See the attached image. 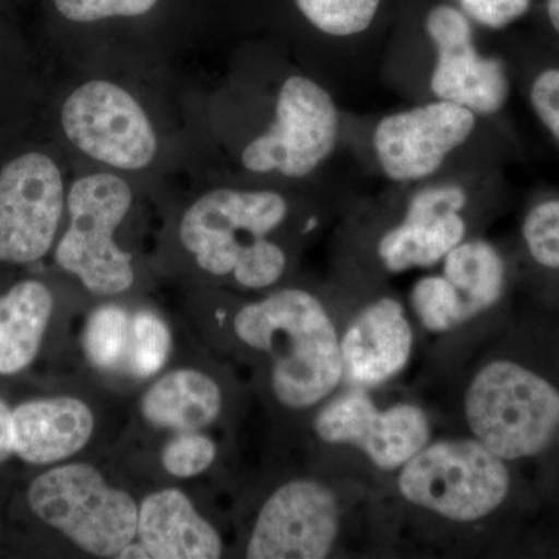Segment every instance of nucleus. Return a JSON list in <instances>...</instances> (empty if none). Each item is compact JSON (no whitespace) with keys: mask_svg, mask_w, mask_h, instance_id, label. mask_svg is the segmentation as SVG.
I'll return each instance as SVG.
<instances>
[{"mask_svg":"<svg viewBox=\"0 0 559 559\" xmlns=\"http://www.w3.org/2000/svg\"><path fill=\"white\" fill-rule=\"evenodd\" d=\"M462 432L518 468L559 452V314L509 318L463 374Z\"/></svg>","mask_w":559,"mask_h":559,"instance_id":"obj_1","label":"nucleus"},{"mask_svg":"<svg viewBox=\"0 0 559 559\" xmlns=\"http://www.w3.org/2000/svg\"><path fill=\"white\" fill-rule=\"evenodd\" d=\"M384 495L395 538L407 533L440 547L510 535L540 503L521 468L463 432L433 437Z\"/></svg>","mask_w":559,"mask_h":559,"instance_id":"obj_2","label":"nucleus"},{"mask_svg":"<svg viewBox=\"0 0 559 559\" xmlns=\"http://www.w3.org/2000/svg\"><path fill=\"white\" fill-rule=\"evenodd\" d=\"M234 333L267 359L272 395L285 409H318L344 385L341 320L310 290L278 289L250 301L235 314Z\"/></svg>","mask_w":559,"mask_h":559,"instance_id":"obj_3","label":"nucleus"},{"mask_svg":"<svg viewBox=\"0 0 559 559\" xmlns=\"http://www.w3.org/2000/svg\"><path fill=\"white\" fill-rule=\"evenodd\" d=\"M382 489L358 477L337 487L314 477L286 480L267 496L250 528L246 558L323 559L353 554L367 532L395 543Z\"/></svg>","mask_w":559,"mask_h":559,"instance_id":"obj_4","label":"nucleus"},{"mask_svg":"<svg viewBox=\"0 0 559 559\" xmlns=\"http://www.w3.org/2000/svg\"><path fill=\"white\" fill-rule=\"evenodd\" d=\"M288 213L277 191H209L182 216L180 241L202 271L230 275L245 289H270L288 267L285 249L270 238Z\"/></svg>","mask_w":559,"mask_h":559,"instance_id":"obj_5","label":"nucleus"},{"mask_svg":"<svg viewBox=\"0 0 559 559\" xmlns=\"http://www.w3.org/2000/svg\"><path fill=\"white\" fill-rule=\"evenodd\" d=\"M377 390L342 388L318 407L312 432L345 454L348 476L388 487L390 479L436 437V418L419 401L382 403Z\"/></svg>","mask_w":559,"mask_h":559,"instance_id":"obj_6","label":"nucleus"},{"mask_svg":"<svg viewBox=\"0 0 559 559\" xmlns=\"http://www.w3.org/2000/svg\"><path fill=\"white\" fill-rule=\"evenodd\" d=\"M27 500L44 524L95 557L119 558L138 538V503L87 463H68L40 474L28 487Z\"/></svg>","mask_w":559,"mask_h":559,"instance_id":"obj_7","label":"nucleus"},{"mask_svg":"<svg viewBox=\"0 0 559 559\" xmlns=\"http://www.w3.org/2000/svg\"><path fill=\"white\" fill-rule=\"evenodd\" d=\"M131 204L127 180L109 173L84 176L70 187V223L58 242L55 260L92 294L116 296L134 283L131 253L114 240Z\"/></svg>","mask_w":559,"mask_h":559,"instance_id":"obj_8","label":"nucleus"},{"mask_svg":"<svg viewBox=\"0 0 559 559\" xmlns=\"http://www.w3.org/2000/svg\"><path fill=\"white\" fill-rule=\"evenodd\" d=\"M341 112L325 87L304 75H293L280 87L270 130L242 151L246 170L305 178L318 170L336 150Z\"/></svg>","mask_w":559,"mask_h":559,"instance_id":"obj_9","label":"nucleus"},{"mask_svg":"<svg viewBox=\"0 0 559 559\" xmlns=\"http://www.w3.org/2000/svg\"><path fill=\"white\" fill-rule=\"evenodd\" d=\"M61 123L76 148L119 170H142L157 153L145 110L110 81H87L73 91L62 106Z\"/></svg>","mask_w":559,"mask_h":559,"instance_id":"obj_10","label":"nucleus"},{"mask_svg":"<svg viewBox=\"0 0 559 559\" xmlns=\"http://www.w3.org/2000/svg\"><path fill=\"white\" fill-rule=\"evenodd\" d=\"M425 27L436 55L429 76L433 98L463 106L480 119L499 116L510 98L509 62L480 53L469 17L455 7H433Z\"/></svg>","mask_w":559,"mask_h":559,"instance_id":"obj_11","label":"nucleus"},{"mask_svg":"<svg viewBox=\"0 0 559 559\" xmlns=\"http://www.w3.org/2000/svg\"><path fill=\"white\" fill-rule=\"evenodd\" d=\"M479 119L473 110L436 98L389 114L374 127V159L392 182H425L468 142Z\"/></svg>","mask_w":559,"mask_h":559,"instance_id":"obj_12","label":"nucleus"},{"mask_svg":"<svg viewBox=\"0 0 559 559\" xmlns=\"http://www.w3.org/2000/svg\"><path fill=\"white\" fill-rule=\"evenodd\" d=\"M469 193L457 182H429L404 204L395 223L374 241V261L382 272L400 275L432 270L455 246L469 238Z\"/></svg>","mask_w":559,"mask_h":559,"instance_id":"obj_13","label":"nucleus"},{"mask_svg":"<svg viewBox=\"0 0 559 559\" xmlns=\"http://www.w3.org/2000/svg\"><path fill=\"white\" fill-rule=\"evenodd\" d=\"M64 209L60 168L25 153L0 171V261L35 263L49 252Z\"/></svg>","mask_w":559,"mask_h":559,"instance_id":"obj_14","label":"nucleus"},{"mask_svg":"<svg viewBox=\"0 0 559 559\" xmlns=\"http://www.w3.org/2000/svg\"><path fill=\"white\" fill-rule=\"evenodd\" d=\"M417 325L409 308L393 294H377L341 320L342 388L377 390L399 380L409 367Z\"/></svg>","mask_w":559,"mask_h":559,"instance_id":"obj_15","label":"nucleus"},{"mask_svg":"<svg viewBox=\"0 0 559 559\" xmlns=\"http://www.w3.org/2000/svg\"><path fill=\"white\" fill-rule=\"evenodd\" d=\"M439 271L457 297L465 330L473 323H502L518 285L513 252L481 237L460 242L440 261Z\"/></svg>","mask_w":559,"mask_h":559,"instance_id":"obj_16","label":"nucleus"},{"mask_svg":"<svg viewBox=\"0 0 559 559\" xmlns=\"http://www.w3.org/2000/svg\"><path fill=\"white\" fill-rule=\"evenodd\" d=\"M94 429V412L83 400L27 401L13 411L14 455L31 465H53L83 450Z\"/></svg>","mask_w":559,"mask_h":559,"instance_id":"obj_17","label":"nucleus"},{"mask_svg":"<svg viewBox=\"0 0 559 559\" xmlns=\"http://www.w3.org/2000/svg\"><path fill=\"white\" fill-rule=\"evenodd\" d=\"M138 539L150 559H218V530L194 509L178 488L151 492L139 507Z\"/></svg>","mask_w":559,"mask_h":559,"instance_id":"obj_18","label":"nucleus"},{"mask_svg":"<svg viewBox=\"0 0 559 559\" xmlns=\"http://www.w3.org/2000/svg\"><path fill=\"white\" fill-rule=\"evenodd\" d=\"M513 257L518 285L559 314V191H539L525 205Z\"/></svg>","mask_w":559,"mask_h":559,"instance_id":"obj_19","label":"nucleus"},{"mask_svg":"<svg viewBox=\"0 0 559 559\" xmlns=\"http://www.w3.org/2000/svg\"><path fill=\"white\" fill-rule=\"evenodd\" d=\"M223 390L209 374L178 369L154 382L140 403L154 428L189 432L207 428L223 411Z\"/></svg>","mask_w":559,"mask_h":559,"instance_id":"obj_20","label":"nucleus"},{"mask_svg":"<svg viewBox=\"0 0 559 559\" xmlns=\"http://www.w3.org/2000/svg\"><path fill=\"white\" fill-rule=\"evenodd\" d=\"M53 312V296L36 280H24L0 296V374L27 369L38 356Z\"/></svg>","mask_w":559,"mask_h":559,"instance_id":"obj_21","label":"nucleus"},{"mask_svg":"<svg viewBox=\"0 0 559 559\" xmlns=\"http://www.w3.org/2000/svg\"><path fill=\"white\" fill-rule=\"evenodd\" d=\"M532 112L559 148V47L540 39L520 50L514 68Z\"/></svg>","mask_w":559,"mask_h":559,"instance_id":"obj_22","label":"nucleus"},{"mask_svg":"<svg viewBox=\"0 0 559 559\" xmlns=\"http://www.w3.org/2000/svg\"><path fill=\"white\" fill-rule=\"evenodd\" d=\"M132 318L120 307L98 308L87 319L84 349L87 359L100 370H116L128 359Z\"/></svg>","mask_w":559,"mask_h":559,"instance_id":"obj_23","label":"nucleus"},{"mask_svg":"<svg viewBox=\"0 0 559 559\" xmlns=\"http://www.w3.org/2000/svg\"><path fill=\"white\" fill-rule=\"evenodd\" d=\"M312 27L331 38H353L369 31L381 0H296Z\"/></svg>","mask_w":559,"mask_h":559,"instance_id":"obj_24","label":"nucleus"},{"mask_svg":"<svg viewBox=\"0 0 559 559\" xmlns=\"http://www.w3.org/2000/svg\"><path fill=\"white\" fill-rule=\"evenodd\" d=\"M171 348V331L159 316L151 311L134 314L128 360L135 377L151 378L159 373L170 358Z\"/></svg>","mask_w":559,"mask_h":559,"instance_id":"obj_25","label":"nucleus"},{"mask_svg":"<svg viewBox=\"0 0 559 559\" xmlns=\"http://www.w3.org/2000/svg\"><path fill=\"white\" fill-rule=\"evenodd\" d=\"M215 441L198 430L178 432L162 450V466L176 479L201 476L215 463Z\"/></svg>","mask_w":559,"mask_h":559,"instance_id":"obj_26","label":"nucleus"},{"mask_svg":"<svg viewBox=\"0 0 559 559\" xmlns=\"http://www.w3.org/2000/svg\"><path fill=\"white\" fill-rule=\"evenodd\" d=\"M159 0H53L58 13L68 21L95 22L108 17H132L148 13Z\"/></svg>","mask_w":559,"mask_h":559,"instance_id":"obj_27","label":"nucleus"},{"mask_svg":"<svg viewBox=\"0 0 559 559\" xmlns=\"http://www.w3.org/2000/svg\"><path fill=\"white\" fill-rule=\"evenodd\" d=\"M460 10L471 21L489 28V31H502L514 22L527 16L535 5V0H455Z\"/></svg>","mask_w":559,"mask_h":559,"instance_id":"obj_28","label":"nucleus"},{"mask_svg":"<svg viewBox=\"0 0 559 559\" xmlns=\"http://www.w3.org/2000/svg\"><path fill=\"white\" fill-rule=\"evenodd\" d=\"M14 455L13 450V411L5 401L0 400V463Z\"/></svg>","mask_w":559,"mask_h":559,"instance_id":"obj_29","label":"nucleus"},{"mask_svg":"<svg viewBox=\"0 0 559 559\" xmlns=\"http://www.w3.org/2000/svg\"><path fill=\"white\" fill-rule=\"evenodd\" d=\"M543 17V39L559 47V0H544Z\"/></svg>","mask_w":559,"mask_h":559,"instance_id":"obj_30","label":"nucleus"},{"mask_svg":"<svg viewBox=\"0 0 559 559\" xmlns=\"http://www.w3.org/2000/svg\"><path fill=\"white\" fill-rule=\"evenodd\" d=\"M120 559H146L148 557V554H146V550L143 549L142 544L135 543V540H132L131 544H128L127 547H124L123 550H121V554L119 555Z\"/></svg>","mask_w":559,"mask_h":559,"instance_id":"obj_31","label":"nucleus"}]
</instances>
